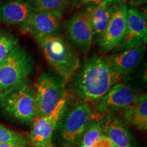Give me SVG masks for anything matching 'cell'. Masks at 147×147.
Segmentation results:
<instances>
[{
  "label": "cell",
  "instance_id": "6",
  "mask_svg": "<svg viewBox=\"0 0 147 147\" xmlns=\"http://www.w3.org/2000/svg\"><path fill=\"white\" fill-rule=\"evenodd\" d=\"M94 119L91 105L85 102L78 103L67 113L65 111L60 121V136L63 144H74Z\"/></svg>",
  "mask_w": 147,
  "mask_h": 147
},
{
  "label": "cell",
  "instance_id": "13",
  "mask_svg": "<svg viewBox=\"0 0 147 147\" xmlns=\"http://www.w3.org/2000/svg\"><path fill=\"white\" fill-rule=\"evenodd\" d=\"M38 7L34 0H9L0 2V23L20 25L28 21Z\"/></svg>",
  "mask_w": 147,
  "mask_h": 147
},
{
  "label": "cell",
  "instance_id": "4",
  "mask_svg": "<svg viewBox=\"0 0 147 147\" xmlns=\"http://www.w3.org/2000/svg\"><path fill=\"white\" fill-rule=\"evenodd\" d=\"M34 71V62L28 51L16 46L0 63V93L29 79Z\"/></svg>",
  "mask_w": 147,
  "mask_h": 147
},
{
  "label": "cell",
  "instance_id": "25",
  "mask_svg": "<svg viewBox=\"0 0 147 147\" xmlns=\"http://www.w3.org/2000/svg\"><path fill=\"white\" fill-rule=\"evenodd\" d=\"M146 1L147 0H134V3L136 4H145Z\"/></svg>",
  "mask_w": 147,
  "mask_h": 147
},
{
  "label": "cell",
  "instance_id": "18",
  "mask_svg": "<svg viewBox=\"0 0 147 147\" xmlns=\"http://www.w3.org/2000/svg\"><path fill=\"white\" fill-rule=\"evenodd\" d=\"M0 144H10L14 146L28 147V137L23 134L13 131L0 125Z\"/></svg>",
  "mask_w": 147,
  "mask_h": 147
},
{
  "label": "cell",
  "instance_id": "12",
  "mask_svg": "<svg viewBox=\"0 0 147 147\" xmlns=\"http://www.w3.org/2000/svg\"><path fill=\"white\" fill-rule=\"evenodd\" d=\"M61 19L62 16L56 14L37 10L21 26V30L38 41L57 34L61 26Z\"/></svg>",
  "mask_w": 147,
  "mask_h": 147
},
{
  "label": "cell",
  "instance_id": "23",
  "mask_svg": "<svg viewBox=\"0 0 147 147\" xmlns=\"http://www.w3.org/2000/svg\"><path fill=\"white\" fill-rule=\"evenodd\" d=\"M104 0H80V5H96L103 2Z\"/></svg>",
  "mask_w": 147,
  "mask_h": 147
},
{
  "label": "cell",
  "instance_id": "15",
  "mask_svg": "<svg viewBox=\"0 0 147 147\" xmlns=\"http://www.w3.org/2000/svg\"><path fill=\"white\" fill-rule=\"evenodd\" d=\"M146 50L144 45L115 53L108 57L112 71L118 77L127 75L139 65Z\"/></svg>",
  "mask_w": 147,
  "mask_h": 147
},
{
  "label": "cell",
  "instance_id": "1",
  "mask_svg": "<svg viewBox=\"0 0 147 147\" xmlns=\"http://www.w3.org/2000/svg\"><path fill=\"white\" fill-rule=\"evenodd\" d=\"M71 79L73 91L81 102L95 106L119 77L112 71L108 57L94 54L79 67Z\"/></svg>",
  "mask_w": 147,
  "mask_h": 147
},
{
  "label": "cell",
  "instance_id": "7",
  "mask_svg": "<svg viewBox=\"0 0 147 147\" xmlns=\"http://www.w3.org/2000/svg\"><path fill=\"white\" fill-rule=\"evenodd\" d=\"M67 95H65L51 113L36 117L32 122L28 139L34 147H53V136L66 110Z\"/></svg>",
  "mask_w": 147,
  "mask_h": 147
},
{
  "label": "cell",
  "instance_id": "9",
  "mask_svg": "<svg viewBox=\"0 0 147 147\" xmlns=\"http://www.w3.org/2000/svg\"><path fill=\"white\" fill-rule=\"evenodd\" d=\"M93 6L90 5L87 10L74 14L65 24V32L69 40L83 53L89 52L94 40L90 19V12Z\"/></svg>",
  "mask_w": 147,
  "mask_h": 147
},
{
  "label": "cell",
  "instance_id": "24",
  "mask_svg": "<svg viewBox=\"0 0 147 147\" xmlns=\"http://www.w3.org/2000/svg\"><path fill=\"white\" fill-rule=\"evenodd\" d=\"M106 1L113 4H118V3H126L129 0H106Z\"/></svg>",
  "mask_w": 147,
  "mask_h": 147
},
{
  "label": "cell",
  "instance_id": "21",
  "mask_svg": "<svg viewBox=\"0 0 147 147\" xmlns=\"http://www.w3.org/2000/svg\"><path fill=\"white\" fill-rule=\"evenodd\" d=\"M38 10L52 12L63 17L69 0H34Z\"/></svg>",
  "mask_w": 147,
  "mask_h": 147
},
{
  "label": "cell",
  "instance_id": "22",
  "mask_svg": "<svg viewBox=\"0 0 147 147\" xmlns=\"http://www.w3.org/2000/svg\"><path fill=\"white\" fill-rule=\"evenodd\" d=\"M113 143L105 135L102 136L92 147H110ZM81 147V146H80Z\"/></svg>",
  "mask_w": 147,
  "mask_h": 147
},
{
  "label": "cell",
  "instance_id": "10",
  "mask_svg": "<svg viewBox=\"0 0 147 147\" xmlns=\"http://www.w3.org/2000/svg\"><path fill=\"white\" fill-rule=\"evenodd\" d=\"M128 8L126 3L115 5L113 15L98 44L103 54L114 51L123 41L127 33Z\"/></svg>",
  "mask_w": 147,
  "mask_h": 147
},
{
  "label": "cell",
  "instance_id": "5",
  "mask_svg": "<svg viewBox=\"0 0 147 147\" xmlns=\"http://www.w3.org/2000/svg\"><path fill=\"white\" fill-rule=\"evenodd\" d=\"M34 89L36 117L51 113L66 94L64 80L57 74L50 72L40 74Z\"/></svg>",
  "mask_w": 147,
  "mask_h": 147
},
{
  "label": "cell",
  "instance_id": "14",
  "mask_svg": "<svg viewBox=\"0 0 147 147\" xmlns=\"http://www.w3.org/2000/svg\"><path fill=\"white\" fill-rule=\"evenodd\" d=\"M104 135L117 147H135L127 125L115 113L108 114L98 119Z\"/></svg>",
  "mask_w": 147,
  "mask_h": 147
},
{
  "label": "cell",
  "instance_id": "11",
  "mask_svg": "<svg viewBox=\"0 0 147 147\" xmlns=\"http://www.w3.org/2000/svg\"><path fill=\"white\" fill-rule=\"evenodd\" d=\"M146 15L135 5L128 8L127 17V33L123 41L114 50V53L132 49L146 44Z\"/></svg>",
  "mask_w": 147,
  "mask_h": 147
},
{
  "label": "cell",
  "instance_id": "17",
  "mask_svg": "<svg viewBox=\"0 0 147 147\" xmlns=\"http://www.w3.org/2000/svg\"><path fill=\"white\" fill-rule=\"evenodd\" d=\"M115 5L104 0L100 4L92 7L90 19L93 27L94 40L97 45L109 23Z\"/></svg>",
  "mask_w": 147,
  "mask_h": 147
},
{
  "label": "cell",
  "instance_id": "20",
  "mask_svg": "<svg viewBox=\"0 0 147 147\" xmlns=\"http://www.w3.org/2000/svg\"><path fill=\"white\" fill-rule=\"evenodd\" d=\"M18 38L5 29H0V63L8 56L16 46Z\"/></svg>",
  "mask_w": 147,
  "mask_h": 147
},
{
  "label": "cell",
  "instance_id": "26",
  "mask_svg": "<svg viewBox=\"0 0 147 147\" xmlns=\"http://www.w3.org/2000/svg\"><path fill=\"white\" fill-rule=\"evenodd\" d=\"M0 147H25V146H14V145H10V144H0Z\"/></svg>",
  "mask_w": 147,
  "mask_h": 147
},
{
  "label": "cell",
  "instance_id": "27",
  "mask_svg": "<svg viewBox=\"0 0 147 147\" xmlns=\"http://www.w3.org/2000/svg\"><path fill=\"white\" fill-rule=\"evenodd\" d=\"M9 1V0H0V2H3V1Z\"/></svg>",
  "mask_w": 147,
  "mask_h": 147
},
{
  "label": "cell",
  "instance_id": "2",
  "mask_svg": "<svg viewBox=\"0 0 147 147\" xmlns=\"http://www.w3.org/2000/svg\"><path fill=\"white\" fill-rule=\"evenodd\" d=\"M37 42L56 74L65 82L71 80L80 67V59L68 42L57 35L38 40Z\"/></svg>",
  "mask_w": 147,
  "mask_h": 147
},
{
  "label": "cell",
  "instance_id": "19",
  "mask_svg": "<svg viewBox=\"0 0 147 147\" xmlns=\"http://www.w3.org/2000/svg\"><path fill=\"white\" fill-rule=\"evenodd\" d=\"M104 135V134L102 131L98 119H94L90 123L87 129L84 132V136L82 137L80 146L92 147Z\"/></svg>",
  "mask_w": 147,
  "mask_h": 147
},
{
  "label": "cell",
  "instance_id": "16",
  "mask_svg": "<svg viewBox=\"0 0 147 147\" xmlns=\"http://www.w3.org/2000/svg\"><path fill=\"white\" fill-rule=\"evenodd\" d=\"M122 120L127 125L140 131L147 130V97L146 93L140 95L131 106L122 112Z\"/></svg>",
  "mask_w": 147,
  "mask_h": 147
},
{
  "label": "cell",
  "instance_id": "8",
  "mask_svg": "<svg viewBox=\"0 0 147 147\" xmlns=\"http://www.w3.org/2000/svg\"><path fill=\"white\" fill-rule=\"evenodd\" d=\"M139 96L140 94L131 86L117 82L95 105V119H99L108 114L123 112Z\"/></svg>",
  "mask_w": 147,
  "mask_h": 147
},
{
  "label": "cell",
  "instance_id": "28",
  "mask_svg": "<svg viewBox=\"0 0 147 147\" xmlns=\"http://www.w3.org/2000/svg\"><path fill=\"white\" fill-rule=\"evenodd\" d=\"M110 147H117V146H115V145H114V144H113V145H112V146H110Z\"/></svg>",
  "mask_w": 147,
  "mask_h": 147
},
{
  "label": "cell",
  "instance_id": "3",
  "mask_svg": "<svg viewBox=\"0 0 147 147\" xmlns=\"http://www.w3.org/2000/svg\"><path fill=\"white\" fill-rule=\"evenodd\" d=\"M0 108L23 123H32L36 117L35 89L29 79L0 93Z\"/></svg>",
  "mask_w": 147,
  "mask_h": 147
}]
</instances>
